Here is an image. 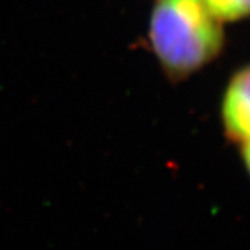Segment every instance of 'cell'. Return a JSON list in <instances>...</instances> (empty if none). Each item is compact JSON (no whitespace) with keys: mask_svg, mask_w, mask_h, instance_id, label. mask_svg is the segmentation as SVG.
<instances>
[{"mask_svg":"<svg viewBox=\"0 0 250 250\" xmlns=\"http://www.w3.org/2000/svg\"><path fill=\"white\" fill-rule=\"evenodd\" d=\"M220 118L228 139L236 143L250 139V62L236 70L227 82Z\"/></svg>","mask_w":250,"mask_h":250,"instance_id":"cell-2","label":"cell"},{"mask_svg":"<svg viewBox=\"0 0 250 250\" xmlns=\"http://www.w3.org/2000/svg\"><path fill=\"white\" fill-rule=\"evenodd\" d=\"M241 145V153H242V159L245 161V166L246 168L250 172V139L245 141V142L239 143Z\"/></svg>","mask_w":250,"mask_h":250,"instance_id":"cell-4","label":"cell"},{"mask_svg":"<svg viewBox=\"0 0 250 250\" xmlns=\"http://www.w3.org/2000/svg\"><path fill=\"white\" fill-rule=\"evenodd\" d=\"M147 42L163 74L178 83L220 57L225 31L205 0H157L150 13Z\"/></svg>","mask_w":250,"mask_h":250,"instance_id":"cell-1","label":"cell"},{"mask_svg":"<svg viewBox=\"0 0 250 250\" xmlns=\"http://www.w3.org/2000/svg\"><path fill=\"white\" fill-rule=\"evenodd\" d=\"M205 3L223 24L250 18V0H205Z\"/></svg>","mask_w":250,"mask_h":250,"instance_id":"cell-3","label":"cell"}]
</instances>
